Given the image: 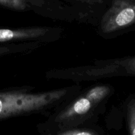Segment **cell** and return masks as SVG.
Wrapping results in <instances>:
<instances>
[{
    "instance_id": "1",
    "label": "cell",
    "mask_w": 135,
    "mask_h": 135,
    "mask_svg": "<svg viewBox=\"0 0 135 135\" xmlns=\"http://www.w3.org/2000/svg\"><path fill=\"white\" fill-rule=\"evenodd\" d=\"M67 92L61 89L43 93L16 91L0 93V119L42 109L60 100Z\"/></svg>"
},
{
    "instance_id": "2",
    "label": "cell",
    "mask_w": 135,
    "mask_h": 135,
    "mask_svg": "<svg viewBox=\"0 0 135 135\" xmlns=\"http://www.w3.org/2000/svg\"><path fill=\"white\" fill-rule=\"evenodd\" d=\"M135 23V0H113L101 21L104 33H111Z\"/></svg>"
},
{
    "instance_id": "3",
    "label": "cell",
    "mask_w": 135,
    "mask_h": 135,
    "mask_svg": "<svg viewBox=\"0 0 135 135\" xmlns=\"http://www.w3.org/2000/svg\"><path fill=\"white\" fill-rule=\"evenodd\" d=\"M109 87L98 86L90 90L84 96L80 98L67 109L59 115L58 121H64L88 113L94 105L101 102L109 94Z\"/></svg>"
},
{
    "instance_id": "4",
    "label": "cell",
    "mask_w": 135,
    "mask_h": 135,
    "mask_svg": "<svg viewBox=\"0 0 135 135\" xmlns=\"http://www.w3.org/2000/svg\"><path fill=\"white\" fill-rule=\"evenodd\" d=\"M47 32V29L40 27L21 29H0V42L34 39L43 36Z\"/></svg>"
},
{
    "instance_id": "5",
    "label": "cell",
    "mask_w": 135,
    "mask_h": 135,
    "mask_svg": "<svg viewBox=\"0 0 135 135\" xmlns=\"http://www.w3.org/2000/svg\"><path fill=\"white\" fill-rule=\"evenodd\" d=\"M127 117L131 134L135 135V98H133L127 106Z\"/></svg>"
},
{
    "instance_id": "6",
    "label": "cell",
    "mask_w": 135,
    "mask_h": 135,
    "mask_svg": "<svg viewBox=\"0 0 135 135\" xmlns=\"http://www.w3.org/2000/svg\"><path fill=\"white\" fill-rule=\"evenodd\" d=\"M0 4L15 10H25L27 7V0H0Z\"/></svg>"
},
{
    "instance_id": "7",
    "label": "cell",
    "mask_w": 135,
    "mask_h": 135,
    "mask_svg": "<svg viewBox=\"0 0 135 135\" xmlns=\"http://www.w3.org/2000/svg\"><path fill=\"white\" fill-rule=\"evenodd\" d=\"M119 64L124 67L127 73L135 75V57L121 61Z\"/></svg>"
},
{
    "instance_id": "8",
    "label": "cell",
    "mask_w": 135,
    "mask_h": 135,
    "mask_svg": "<svg viewBox=\"0 0 135 135\" xmlns=\"http://www.w3.org/2000/svg\"><path fill=\"white\" fill-rule=\"evenodd\" d=\"M59 135H96L93 132L89 131H83V130H74L69 131L61 133Z\"/></svg>"
},
{
    "instance_id": "9",
    "label": "cell",
    "mask_w": 135,
    "mask_h": 135,
    "mask_svg": "<svg viewBox=\"0 0 135 135\" xmlns=\"http://www.w3.org/2000/svg\"><path fill=\"white\" fill-rule=\"evenodd\" d=\"M9 51V49L7 47H0V55L7 53Z\"/></svg>"
},
{
    "instance_id": "10",
    "label": "cell",
    "mask_w": 135,
    "mask_h": 135,
    "mask_svg": "<svg viewBox=\"0 0 135 135\" xmlns=\"http://www.w3.org/2000/svg\"><path fill=\"white\" fill-rule=\"evenodd\" d=\"M79 1H84V2L90 3H94L100 2V0H79Z\"/></svg>"
}]
</instances>
